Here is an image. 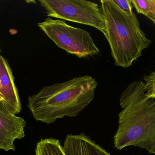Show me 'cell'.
I'll list each match as a JSON object with an SVG mask.
<instances>
[{
	"mask_svg": "<svg viewBox=\"0 0 155 155\" xmlns=\"http://www.w3.org/2000/svg\"><path fill=\"white\" fill-rule=\"evenodd\" d=\"M35 155H66L59 140L53 138L41 139L37 143Z\"/></svg>",
	"mask_w": 155,
	"mask_h": 155,
	"instance_id": "cell-9",
	"label": "cell"
},
{
	"mask_svg": "<svg viewBox=\"0 0 155 155\" xmlns=\"http://www.w3.org/2000/svg\"><path fill=\"white\" fill-rule=\"evenodd\" d=\"M143 80L145 81L146 95L149 97L155 98V72L153 71L149 75L145 76Z\"/></svg>",
	"mask_w": 155,
	"mask_h": 155,
	"instance_id": "cell-11",
	"label": "cell"
},
{
	"mask_svg": "<svg viewBox=\"0 0 155 155\" xmlns=\"http://www.w3.org/2000/svg\"><path fill=\"white\" fill-rule=\"evenodd\" d=\"M0 101H2V96L1 94V92H0Z\"/></svg>",
	"mask_w": 155,
	"mask_h": 155,
	"instance_id": "cell-13",
	"label": "cell"
},
{
	"mask_svg": "<svg viewBox=\"0 0 155 155\" xmlns=\"http://www.w3.org/2000/svg\"><path fill=\"white\" fill-rule=\"evenodd\" d=\"M38 25L59 48L80 58L100 52L88 31L70 26L64 21L48 18Z\"/></svg>",
	"mask_w": 155,
	"mask_h": 155,
	"instance_id": "cell-4",
	"label": "cell"
},
{
	"mask_svg": "<svg viewBox=\"0 0 155 155\" xmlns=\"http://www.w3.org/2000/svg\"><path fill=\"white\" fill-rule=\"evenodd\" d=\"M50 17L91 26L106 36L104 18L98 4L84 0H40Z\"/></svg>",
	"mask_w": 155,
	"mask_h": 155,
	"instance_id": "cell-5",
	"label": "cell"
},
{
	"mask_svg": "<svg viewBox=\"0 0 155 155\" xmlns=\"http://www.w3.org/2000/svg\"><path fill=\"white\" fill-rule=\"evenodd\" d=\"M105 21L106 38L115 64L127 68L142 56L152 41L140 29L137 15L133 11L128 16L122 12L111 0H101Z\"/></svg>",
	"mask_w": 155,
	"mask_h": 155,
	"instance_id": "cell-3",
	"label": "cell"
},
{
	"mask_svg": "<svg viewBox=\"0 0 155 155\" xmlns=\"http://www.w3.org/2000/svg\"><path fill=\"white\" fill-rule=\"evenodd\" d=\"M62 147L66 155H111L83 132L68 135Z\"/></svg>",
	"mask_w": 155,
	"mask_h": 155,
	"instance_id": "cell-8",
	"label": "cell"
},
{
	"mask_svg": "<svg viewBox=\"0 0 155 155\" xmlns=\"http://www.w3.org/2000/svg\"><path fill=\"white\" fill-rule=\"evenodd\" d=\"M26 121L13 115L0 101V149L15 151L14 141L25 136Z\"/></svg>",
	"mask_w": 155,
	"mask_h": 155,
	"instance_id": "cell-6",
	"label": "cell"
},
{
	"mask_svg": "<svg viewBox=\"0 0 155 155\" xmlns=\"http://www.w3.org/2000/svg\"><path fill=\"white\" fill-rule=\"evenodd\" d=\"M111 1L125 14L128 16L132 14L133 6L130 0H111Z\"/></svg>",
	"mask_w": 155,
	"mask_h": 155,
	"instance_id": "cell-12",
	"label": "cell"
},
{
	"mask_svg": "<svg viewBox=\"0 0 155 155\" xmlns=\"http://www.w3.org/2000/svg\"><path fill=\"white\" fill-rule=\"evenodd\" d=\"M138 14H143L155 24V0H130Z\"/></svg>",
	"mask_w": 155,
	"mask_h": 155,
	"instance_id": "cell-10",
	"label": "cell"
},
{
	"mask_svg": "<svg viewBox=\"0 0 155 155\" xmlns=\"http://www.w3.org/2000/svg\"><path fill=\"white\" fill-rule=\"evenodd\" d=\"M98 83L89 75L43 87L30 96L28 107L36 120L48 124L64 117H74L94 99Z\"/></svg>",
	"mask_w": 155,
	"mask_h": 155,
	"instance_id": "cell-2",
	"label": "cell"
},
{
	"mask_svg": "<svg viewBox=\"0 0 155 155\" xmlns=\"http://www.w3.org/2000/svg\"><path fill=\"white\" fill-rule=\"evenodd\" d=\"M0 92L2 102L13 115L20 113L22 107L11 68L0 55Z\"/></svg>",
	"mask_w": 155,
	"mask_h": 155,
	"instance_id": "cell-7",
	"label": "cell"
},
{
	"mask_svg": "<svg viewBox=\"0 0 155 155\" xmlns=\"http://www.w3.org/2000/svg\"><path fill=\"white\" fill-rule=\"evenodd\" d=\"M119 126L114 137L117 149L130 146L155 153V98L146 95L145 83L134 81L121 93Z\"/></svg>",
	"mask_w": 155,
	"mask_h": 155,
	"instance_id": "cell-1",
	"label": "cell"
}]
</instances>
